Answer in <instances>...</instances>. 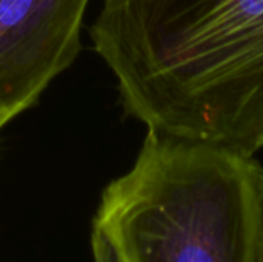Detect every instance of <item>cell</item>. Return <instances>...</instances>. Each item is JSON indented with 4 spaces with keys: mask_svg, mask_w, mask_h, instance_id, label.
Wrapping results in <instances>:
<instances>
[{
    "mask_svg": "<svg viewBox=\"0 0 263 262\" xmlns=\"http://www.w3.org/2000/svg\"><path fill=\"white\" fill-rule=\"evenodd\" d=\"M89 0H0V128L31 108L82 49Z\"/></svg>",
    "mask_w": 263,
    "mask_h": 262,
    "instance_id": "cell-3",
    "label": "cell"
},
{
    "mask_svg": "<svg viewBox=\"0 0 263 262\" xmlns=\"http://www.w3.org/2000/svg\"><path fill=\"white\" fill-rule=\"evenodd\" d=\"M259 168L148 128L131 170L103 190L92 232L114 262H250Z\"/></svg>",
    "mask_w": 263,
    "mask_h": 262,
    "instance_id": "cell-2",
    "label": "cell"
},
{
    "mask_svg": "<svg viewBox=\"0 0 263 262\" xmlns=\"http://www.w3.org/2000/svg\"><path fill=\"white\" fill-rule=\"evenodd\" d=\"M0 130H2V128H0Z\"/></svg>",
    "mask_w": 263,
    "mask_h": 262,
    "instance_id": "cell-6",
    "label": "cell"
},
{
    "mask_svg": "<svg viewBox=\"0 0 263 262\" xmlns=\"http://www.w3.org/2000/svg\"><path fill=\"white\" fill-rule=\"evenodd\" d=\"M91 249H92V261L94 262H114L108 244L94 232L91 233Z\"/></svg>",
    "mask_w": 263,
    "mask_h": 262,
    "instance_id": "cell-5",
    "label": "cell"
},
{
    "mask_svg": "<svg viewBox=\"0 0 263 262\" xmlns=\"http://www.w3.org/2000/svg\"><path fill=\"white\" fill-rule=\"evenodd\" d=\"M89 37L146 128L263 148V0H103Z\"/></svg>",
    "mask_w": 263,
    "mask_h": 262,
    "instance_id": "cell-1",
    "label": "cell"
},
{
    "mask_svg": "<svg viewBox=\"0 0 263 262\" xmlns=\"http://www.w3.org/2000/svg\"><path fill=\"white\" fill-rule=\"evenodd\" d=\"M250 262H263V168L260 167L256 176V199H254V219L251 238V258Z\"/></svg>",
    "mask_w": 263,
    "mask_h": 262,
    "instance_id": "cell-4",
    "label": "cell"
}]
</instances>
